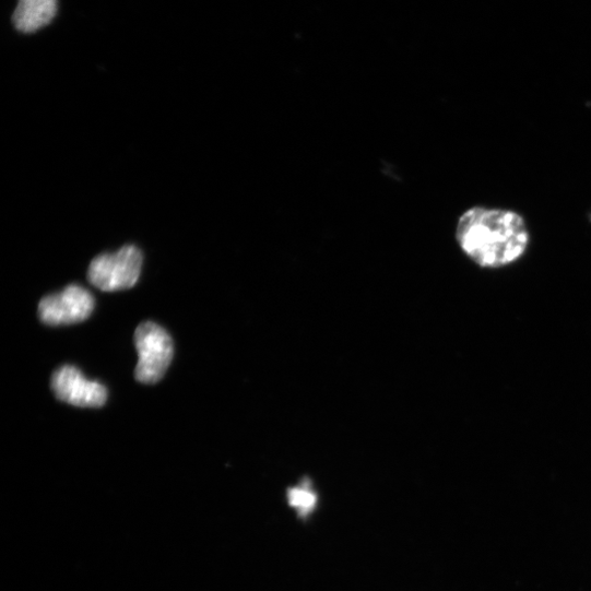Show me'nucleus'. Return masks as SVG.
Segmentation results:
<instances>
[{
  "mask_svg": "<svg viewBox=\"0 0 591 591\" xmlns=\"http://www.w3.org/2000/svg\"><path fill=\"white\" fill-rule=\"evenodd\" d=\"M456 239L463 253L481 268H504L527 251L530 236L516 212L474 206L459 218Z\"/></svg>",
  "mask_w": 591,
  "mask_h": 591,
  "instance_id": "1",
  "label": "nucleus"
},
{
  "mask_svg": "<svg viewBox=\"0 0 591 591\" xmlns=\"http://www.w3.org/2000/svg\"><path fill=\"white\" fill-rule=\"evenodd\" d=\"M134 342L140 358L135 369L137 380L145 385L159 382L175 355L172 336L163 327L147 321L138 327Z\"/></svg>",
  "mask_w": 591,
  "mask_h": 591,
  "instance_id": "2",
  "label": "nucleus"
},
{
  "mask_svg": "<svg viewBox=\"0 0 591 591\" xmlns=\"http://www.w3.org/2000/svg\"><path fill=\"white\" fill-rule=\"evenodd\" d=\"M142 265V251L132 245L125 246L115 253L95 258L90 265L88 280L107 293L130 289L139 282Z\"/></svg>",
  "mask_w": 591,
  "mask_h": 591,
  "instance_id": "3",
  "label": "nucleus"
},
{
  "mask_svg": "<svg viewBox=\"0 0 591 591\" xmlns=\"http://www.w3.org/2000/svg\"><path fill=\"white\" fill-rule=\"evenodd\" d=\"M95 309V298L81 285H70L64 291L42 299L40 320L52 327L69 326L87 320Z\"/></svg>",
  "mask_w": 591,
  "mask_h": 591,
  "instance_id": "4",
  "label": "nucleus"
},
{
  "mask_svg": "<svg viewBox=\"0 0 591 591\" xmlns=\"http://www.w3.org/2000/svg\"><path fill=\"white\" fill-rule=\"evenodd\" d=\"M51 387L60 401L79 407H102L108 399L104 385L86 379L80 369L71 365L54 373Z\"/></svg>",
  "mask_w": 591,
  "mask_h": 591,
  "instance_id": "5",
  "label": "nucleus"
},
{
  "mask_svg": "<svg viewBox=\"0 0 591 591\" xmlns=\"http://www.w3.org/2000/svg\"><path fill=\"white\" fill-rule=\"evenodd\" d=\"M58 13V0H19L13 15L15 28L34 34L52 23Z\"/></svg>",
  "mask_w": 591,
  "mask_h": 591,
  "instance_id": "6",
  "label": "nucleus"
},
{
  "mask_svg": "<svg viewBox=\"0 0 591 591\" xmlns=\"http://www.w3.org/2000/svg\"><path fill=\"white\" fill-rule=\"evenodd\" d=\"M287 496L289 505L296 508L302 517L309 515L317 504V495L307 481L299 486L292 487Z\"/></svg>",
  "mask_w": 591,
  "mask_h": 591,
  "instance_id": "7",
  "label": "nucleus"
}]
</instances>
